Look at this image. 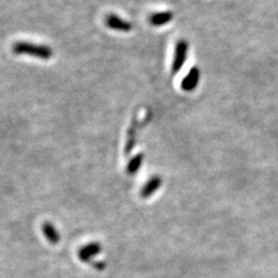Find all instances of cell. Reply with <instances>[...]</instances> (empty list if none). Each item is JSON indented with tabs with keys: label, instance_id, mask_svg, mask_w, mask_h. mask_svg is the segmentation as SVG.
I'll use <instances>...</instances> for the list:
<instances>
[{
	"label": "cell",
	"instance_id": "1",
	"mask_svg": "<svg viewBox=\"0 0 278 278\" xmlns=\"http://www.w3.org/2000/svg\"><path fill=\"white\" fill-rule=\"evenodd\" d=\"M13 50L16 54L29 55L44 60H48L53 56V51H51V50L49 47L33 45L31 43H24V41L17 43L13 47Z\"/></svg>",
	"mask_w": 278,
	"mask_h": 278
},
{
	"label": "cell",
	"instance_id": "2",
	"mask_svg": "<svg viewBox=\"0 0 278 278\" xmlns=\"http://www.w3.org/2000/svg\"><path fill=\"white\" fill-rule=\"evenodd\" d=\"M189 54V43L187 40L180 39L178 40L174 49V56L171 65L172 75H177L181 70L183 65L185 64Z\"/></svg>",
	"mask_w": 278,
	"mask_h": 278
},
{
	"label": "cell",
	"instance_id": "3",
	"mask_svg": "<svg viewBox=\"0 0 278 278\" xmlns=\"http://www.w3.org/2000/svg\"><path fill=\"white\" fill-rule=\"evenodd\" d=\"M200 76H201V72L199 68L196 66L192 67L190 71L188 72V75L182 78L180 82L181 90L184 92L194 91L196 88L198 87V84L200 81Z\"/></svg>",
	"mask_w": 278,
	"mask_h": 278
},
{
	"label": "cell",
	"instance_id": "4",
	"mask_svg": "<svg viewBox=\"0 0 278 278\" xmlns=\"http://www.w3.org/2000/svg\"><path fill=\"white\" fill-rule=\"evenodd\" d=\"M105 23L107 25L108 28L113 29V30H118V31H122V32H129L132 29V25L131 23H129L128 21L123 20L122 18H120L117 15H109L106 17Z\"/></svg>",
	"mask_w": 278,
	"mask_h": 278
},
{
	"label": "cell",
	"instance_id": "5",
	"mask_svg": "<svg viewBox=\"0 0 278 278\" xmlns=\"http://www.w3.org/2000/svg\"><path fill=\"white\" fill-rule=\"evenodd\" d=\"M173 19V14L171 12H162L154 13L150 16V23L154 27H160L170 23Z\"/></svg>",
	"mask_w": 278,
	"mask_h": 278
},
{
	"label": "cell",
	"instance_id": "6",
	"mask_svg": "<svg viewBox=\"0 0 278 278\" xmlns=\"http://www.w3.org/2000/svg\"><path fill=\"white\" fill-rule=\"evenodd\" d=\"M161 182H162L161 178L158 177H154L153 179H152V181H150L146 189H144V196H149L152 194L158 188L161 187Z\"/></svg>",
	"mask_w": 278,
	"mask_h": 278
}]
</instances>
